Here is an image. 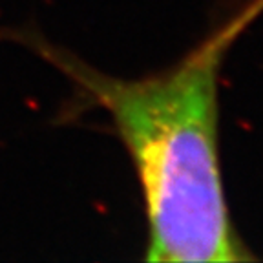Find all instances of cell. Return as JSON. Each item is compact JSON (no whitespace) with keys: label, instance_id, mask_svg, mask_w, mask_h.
Masks as SVG:
<instances>
[{"label":"cell","instance_id":"1","mask_svg":"<svg viewBox=\"0 0 263 263\" xmlns=\"http://www.w3.org/2000/svg\"><path fill=\"white\" fill-rule=\"evenodd\" d=\"M251 13L159 75L101 73L42 39H24L111 117L139 177L148 219V261L251 259L227 209L219 164V66Z\"/></svg>","mask_w":263,"mask_h":263},{"label":"cell","instance_id":"2","mask_svg":"<svg viewBox=\"0 0 263 263\" xmlns=\"http://www.w3.org/2000/svg\"><path fill=\"white\" fill-rule=\"evenodd\" d=\"M259 2H261V0H259ZM261 6H263V2H261Z\"/></svg>","mask_w":263,"mask_h":263}]
</instances>
